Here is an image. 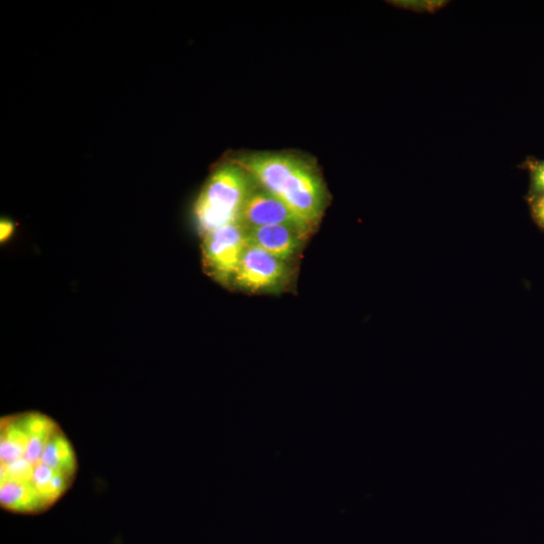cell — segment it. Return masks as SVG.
Listing matches in <instances>:
<instances>
[{
    "label": "cell",
    "instance_id": "obj_8",
    "mask_svg": "<svg viewBox=\"0 0 544 544\" xmlns=\"http://www.w3.org/2000/svg\"><path fill=\"white\" fill-rule=\"evenodd\" d=\"M532 191L536 194H544V163L532 167Z\"/></svg>",
    "mask_w": 544,
    "mask_h": 544
},
{
    "label": "cell",
    "instance_id": "obj_6",
    "mask_svg": "<svg viewBox=\"0 0 544 544\" xmlns=\"http://www.w3.org/2000/svg\"><path fill=\"white\" fill-rule=\"evenodd\" d=\"M242 223L248 228L287 225L308 234L312 227L299 218L282 200L263 188H255L243 212Z\"/></svg>",
    "mask_w": 544,
    "mask_h": 544
},
{
    "label": "cell",
    "instance_id": "obj_1",
    "mask_svg": "<svg viewBox=\"0 0 544 544\" xmlns=\"http://www.w3.org/2000/svg\"><path fill=\"white\" fill-rule=\"evenodd\" d=\"M78 459L61 426L40 412L0 420V507L40 515L56 505L77 478Z\"/></svg>",
    "mask_w": 544,
    "mask_h": 544
},
{
    "label": "cell",
    "instance_id": "obj_5",
    "mask_svg": "<svg viewBox=\"0 0 544 544\" xmlns=\"http://www.w3.org/2000/svg\"><path fill=\"white\" fill-rule=\"evenodd\" d=\"M288 277L287 261L248 244L233 284L252 293L272 292L282 288Z\"/></svg>",
    "mask_w": 544,
    "mask_h": 544
},
{
    "label": "cell",
    "instance_id": "obj_2",
    "mask_svg": "<svg viewBox=\"0 0 544 544\" xmlns=\"http://www.w3.org/2000/svg\"><path fill=\"white\" fill-rule=\"evenodd\" d=\"M233 162L311 227L318 223L326 207L327 192L311 164L282 154H253Z\"/></svg>",
    "mask_w": 544,
    "mask_h": 544
},
{
    "label": "cell",
    "instance_id": "obj_4",
    "mask_svg": "<svg viewBox=\"0 0 544 544\" xmlns=\"http://www.w3.org/2000/svg\"><path fill=\"white\" fill-rule=\"evenodd\" d=\"M202 237L203 263L208 274L222 285L234 283L248 246V228L237 222Z\"/></svg>",
    "mask_w": 544,
    "mask_h": 544
},
{
    "label": "cell",
    "instance_id": "obj_9",
    "mask_svg": "<svg viewBox=\"0 0 544 544\" xmlns=\"http://www.w3.org/2000/svg\"><path fill=\"white\" fill-rule=\"evenodd\" d=\"M16 231V224L9 219H3L0 222V241L2 243L8 242Z\"/></svg>",
    "mask_w": 544,
    "mask_h": 544
},
{
    "label": "cell",
    "instance_id": "obj_7",
    "mask_svg": "<svg viewBox=\"0 0 544 544\" xmlns=\"http://www.w3.org/2000/svg\"><path fill=\"white\" fill-rule=\"evenodd\" d=\"M306 236L305 232L292 226H262L248 229V244L287 261L297 253Z\"/></svg>",
    "mask_w": 544,
    "mask_h": 544
},
{
    "label": "cell",
    "instance_id": "obj_3",
    "mask_svg": "<svg viewBox=\"0 0 544 544\" xmlns=\"http://www.w3.org/2000/svg\"><path fill=\"white\" fill-rule=\"evenodd\" d=\"M255 188L254 179L235 162L216 169L194 206L199 233L204 236L223 226L242 222L244 206Z\"/></svg>",
    "mask_w": 544,
    "mask_h": 544
},
{
    "label": "cell",
    "instance_id": "obj_10",
    "mask_svg": "<svg viewBox=\"0 0 544 544\" xmlns=\"http://www.w3.org/2000/svg\"><path fill=\"white\" fill-rule=\"evenodd\" d=\"M533 214L540 226L544 228V196L533 205Z\"/></svg>",
    "mask_w": 544,
    "mask_h": 544
}]
</instances>
